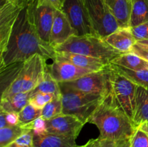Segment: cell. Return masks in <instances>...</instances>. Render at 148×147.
Returning <instances> with one entry per match:
<instances>
[{
  "mask_svg": "<svg viewBox=\"0 0 148 147\" xmlns=\"http://www.w3.org/2000/svg\"><path fill=\"white\" fill-rule=\"evenodd\" d=\"M5 118L8 126L19 125V116L17 112H6Z\"/></svg>",
  "mask_w": 148,
  "mask_h": 147,
  "instance_id": "d590c367",
  "label": "cell"
},
{
  "mask_svg": "<svg viewBox=\"0 0 148 147\" xmlns=\"http://www.w3.org/2000/svg\"><path fill=\"white\" fill-rule=\"evenodd\" d=\"M137 43L140 46H143V47L147 48H148V39L147 40H139L137 41Z\"/></svg>",
  "mask_w": 148,
  "mask_h": 147,
  "instance_id": "b9f144b4",
  "label": "cell"
},
{
  "mask_svg": "<svg viewBox=\"0 0 148 147\" xmlns=\"http://www.w3.org/2000/svg\"><path fill=\"white\" fill-rule=\"evenodd\" d=\"M47 70L59 83L72 82L93 72L78 67L66 60L59 59H55L51 64L47 65Z\"/></svg>",
  "mask_w": 148,
  "mask_h": 147,
  "instance_id": "4fadbf2b",
  "label": "cell"
},
{
  "mask_svg": "<svg viewBox=\"0 0 148 147\" xmlns=\"http://www.w3.org/2000/svg\"><path fill=\"white\" fill-rule=\"evenodd\" d=\"M38 92H43V93L47 94H53V95H59L62 94L61 92L60 84L57 81L55 80L53 76L51 75L49 71L47 70L46 67V71L44 74L43 79L40 82L38 85L32 91V95L33 94L38 93Z\"/></svg>",
  "mask_w": 148,
  "mask_h": 147,
  "instance_id": "cb8c5ba5",
  "label": "cell"
},
{
  "mask_svg": "<svg viewBox=\"0 0 148 147\" xmlns=\"http://www.w3.org/2000/svg\"></svg>",
  "mask_w": 148,
  "mask_h": 147,
  "instance_id": "7bdbcfd3",
  "label": "cell"
},
{
  "mask_svg": "<svg viewBox=\"0 0 148 147\" xmlns=\"http://www.w3.org/2000/svg\"><path fill=\"white\" fill-rule=\"evenodd\" d=\"M55 97H56V95H53V94L38 92V93L33 94L30 97L29 103H30L38 109H43L49 102H50L51 101L54 99Z\"/></svg>",
  "mask_w": 148,
  "mask_h": 147,
  "instance_id": "f1b7e54d",
  "label": "cell"
},
{
  "mask_svg": "<svg viewBox=\"0 0 148 147\" xmlns=\"http://www.w3.org/2000/svg\"><path fill=\"white\" fill-rule=\"evenodd\" d=\"M111 63L132 70L148 69V62L133 52L123 53L111 61Z\"/></svg>",
  "mask_w": 148,
  "mask_h": 147,
  "instance_id": "7402d4cb",
  "label": "cell"
},
{
  "mask_svg": "<svg viewBox=\"0 0 148 147\" xmlns=\"http://www.w3.org/2000/svg\"><path fill=\"white\" fill-rule=\"evenodd\" d=\"M62 11L69 20L75 35H98L83 0H65Z\"/></svg>",
  "mask_w": 148,
  "mask_h": 147,
  "instance_id": "ba28073f",
  "label": "cell"
},
{
  "mask_svg": "<svg viewBox=\"0 0 148 147\" xmlns=\"http://www.w3.org/2000/svg\"><path fill=\"white\" fill-rule=\"evenodd\" d=\"M46 61L38 53L25 61L15 79L1 93V99L17 93L32 92L43 79L47 67Z\"/></svg>",
  "mask_w": 148,
  "mask_h": 147,
  "instance_id": "277c9868",
  "label": "cell"
},
{
  "mask_svg": "<svg viewBox=\"0 0 148 147\" xmlns=\"http://www.w3.org/2000/svg\"><path fill=\"white\" fill-rule=\"evenodd\" d=\"M33 137L34 135L33 131L27 129L23 135L7 147H36Z\"/></svg>",
  "mask_w": 148,
  "mask_h": 147,
  "instance_id": "f546056e",
  "label": "cell"
},
{
  "mask_svg": "<svg viewBox=\"0 0 148 147\" xmlns=\"http://www.w3.org/2000/svg\"><path fill=\"white\" fill-rule=\"evenodd\" d=\"M27 130V128H23L20 125L0 128V147H7L23 135Z\"/></svg>",
  "mask_w": 148,
  "mask_h": 147,
  "instance_id": "d4e9b609",
  "label": "cell"
},
{
  "mask_svg": "<svg viewBox=\"0 0 148 147\" xmlns=\"http://www.w3.org/2000/svg\"><path fill=\"white\" fill-rule=\"evenodd\" d=\"M23 9L9 0H1L0 7V56L7 50L13 27Z\"/></svg>",
  "mask_w": 148,
  "mask_h": 147,
  "instance_id": "30bf717a",
  "label": "cell"
},
{
  "mask_svg": "<svg viewBox=\"0 0 148 147\" xmlns=\"http://www.w3.org/2000/svg\"><path fill=\"white\" fill-rule=\"evenodd\" d=\"M138 128H140L141 130H143V131H145L148 135V122H144V123L141 124Z\"/></svg>",
  "mask_w": 148,
  "mask_h": 147,
  "instance_id": "60d3db41",
  "label": "cell"
},
{
  "mask_svg": "<svg viewBox=\"0 0 148 147\" xmlns=\"http://www.w3.org/2000/svg\"><path fill=\"white\" fill-rule=\"evenodd\" d=\"M56 52H70L101 59L111 63L123 53L111 47L98 35H72L64 43L55 48Z\"/></svg>",
  "mask_w": 148,
  "mask_h": 147,
  "instance_id": "3957f363",
  "label": "cell"
},
{
  "mask_svg": "<svg viewBox=\"0 0 148 147\" xmlns=\"http://www.w3.org/2000/svg\"><path fill=\"white\" fill-rule=\"evenodd\" d=\"M109 66L111 69L124 76L137 86L148 89V69L143 70H132L111 63Z\"/></svg>",
  "mask_w": 148,
  "mask_h": 147,
  "instance_id": "44dd1931",
  "label": "cell"
},
{
  "mask_svg": "<svg viewBox=\"0 0 148 147\" xmlns=\"http://www.w3.org/2000/svg\"><path fill=\"white\" fill-rule=\"evenodd\" d=\"M63 112L62 94L55 97L53 100L47 104L42 109L41 117L45 120H49L53 118L62 115Z\"/></svg>",
  "mask_w": 148,
  "mask_h": 147,
  "instance_id": "4316f807",
  "label": "cell"
},
{
  "mask_svg": "<svg viewBox=\"0 0 148 147\" xmlns=\"http://www.w3.org/2000/svg\"><path fill=\"white\" fill-rule=\"evenodd\" d=\"M9 1L19 7L25 8V7H27L30 4H33L36 0H9Z\"/></svg>",
  "mask_w": 148,
  "mask_h": 147,
  "instance_id": "8d00e7d4",
  "label": "cell"
},
{
  "mask_svg": "<svg viewBox=\"0 0 148 147\" xmlns=\"http://www.w3.org/2000/svg\"><path fill=\"white\" fill-rule=\"evenodd\" d=\"M24 62H19L10 64L9 66L0 69V75H1V93L12 83L15 79L16 76L18 74L19 71L21 69Z\"/></svg>",
  "mask_w": 148,
  "mask_h": 147,
  "instance_id": "484cf974",
  "label": "cell"
},
{
  "mask_svg": "<svg viewBox=\"0 0 148 147\" xmlns=\"http://www.w3.org/2000/svg\"><path fill=\"white\" fill-rule=\"evenodd\" d=\"M88 122L96 125L100 131L99 137L114 141L130 139L136 130L132 121L117 105L110 92L103 98Z\"/></svg>",
  "mask_w": 148,
  "mask_h": 147,
  "instance_id": "7a4b0ae2",
  "label": "cell"
},
{
  "mask_svg": "<svg viewBox=\"0 0 148 147\" xmlns=\"http://www.w3.org/2000/svg\"><path fill=\"white\" fill-rule=\"evenodd\" d=\"M116 147H131V145H130V139H124L116 141Z\"/></svg>",
  "mask_w": 148,
  "mask_h": 147,
  "instance_id": "ab89813d",
  "label": "cell"
},
{
  "mask_svg": "<svg viewBox=\"0 0 148 147\" xmlns=\"http://www.w3.org/2000/svg\"><path fill=\"white\" fill-rule=\"evenodd\" d=\"M33 135L36 147H79L77 145L76 138H75L49 133Z\"/></svg>",
  "mask_w": 148,
  "mask_h": 147,
  "instance_id": "e0dca14e",
  "label": "cell"
},
{
  "mask_svg": "<svg viewBox=\"0 0 148 147\" xmlns=\"http://www.w3.org/2000/svg\"><path fill=\"white\" fill-rule=\"evenodd\" d=\"M133 53H136L139 56L145 60L146 61L148 62V48H147L143 47V46H140L137 43L134 45V48L132 49Z\"/></svg>",
  "mask_w": 148,
  "mask_h": 147,
  "instance_id": "e575fe53",
  "label": "cell"
},
{
  "mask_svg": "<svg viewBox=\"0 0 148 147\" xmlns=\"http://www.w3.org/2000/svg\"><path fill=\"white\" fill-rule=\"evenodd\" d=\"M116 141L98 137L89 140L86 144L79 147H116Z\"/></svg>",
  "mask_w": 148,
  "mask_h": 147,
  "instance_id": "d6a6232c",
  "label": "cell"
},
{
  "mask_svg": "<svg viewBox=\"0 0 148 147\" xmlns=\"http://www.w3.org/2000/svg\"><path fill=\"white\" fill-rule=\"evenodd\" d=\"M109 92L119 108L132 121L135 109L137 85L111 69L109 66Z\"/></svg>",
  "mask_w": 148,
  "mask_h": 147,
  "instance_id": "8992f818",
  "label": "cell"
},
{
  "mask_svg": "<svg viewBox=\"0 0 148 147\" xmlns=\"http://www.w3.org/2000/svg\"><path fill=\"white\" fill-rule=\"evenodd\" d=\"M55 59L66 60L78 67L92 71L103 70L110 64L101 59L70 52H56Z\"/></svg>",
  "mask_w": 148,
  "mask_h": 147,
  "instance_id": "9a60e30c",
  "label": "cell"
},
{
  "mask_svg": "<svg viewBox=\"0 0 148 147\" xmlns=\"http://www.w3.org/2000/svg\"><path fill=\"white\" fill-rule=\"evenodd\" d=\"M132 122L136 128L141 124L148 122V89L137 86L135 109Z\"/></svg>",
  "mask_w": 148,
  "mask_h": 147,
  "instance_id": "d6986e66",
  "label": "cell"
},
{
  "mask_svg": "<svg viewBox=\"0 0 148 147\" xmlns=\"http://www.w3.org/2000/svg\"><path fill=\"white\" fill-rule=\"evenodd\" d=\"M84 123L77 117L62 114L46 122L47 133L77 138L83 128Z\"/></svg>",
  "mask_w": 148,
  "mask_h": 147,
  "instance_id": "8fae6325",
  "label": "cell"
},
{
  "mask_svg": "<svg viewBox=\"0 0 148 147\" xmlns=\"http://www.w3.org/2000/svg\"><path fill=\"white\" fill-rule=\"evenodd\" d=\"M148 22V0H132L130 27Z\"/></svg>",
  "mask_w": 148,
  "mask_h": 147,
  "instance_id": "603a6c76",
  "label": "cell"
},
{
  "mask_svg": "<svg viewBox=\"0 0 148 147\" xmlns=\"http://www.w3.org/2000/svg\"><path fill=\"white\" fill-rule=\"evenodd\" d=\"M46 122L41 116L38 118L33 122L29 123L28 125H25L24 128H27V129H30L33 131V134L36 135H40V134L46 133L47 131H46Z\"/></svg>",
  "mask_w": 148,
  "mask_h": 147,
  "instance_id": "1f68e13d",
  "label": "cell"
},
{
  "mask_svg": "<svg viewBox=\"0 0 148 147\" xmlns=\"http://www.w3.org/2000/svg\"><path fill=\"white\" fill-rule=\"evenodd\" d=\"M109 75L108 64L103 70L91 72L72 82L62 83L80 92L106 96L109 92Z\"/></svg>",
  "mask_w": 148,
  "mask_h": 147,
  "instance_id": "9c48e42d",
  "label": "cell"
},
{
  "mask_svg": "<svg viewBox=\"0 0 148 147\" xmlns=\"http://www.w3.org/2000/svg\"><path fill=\"white\" fill-rule=\"evenodd\" d=\"M108 44L121 53L132 51L137 43L130 27H119L116 31L104 37Z\"/></svg>",
  "mask_w": 148,
  "mask_h": 147,
  "instance_id": "2e32d148",
  "label": "cell"
},
{
  "mask_svg": "<svg viewBox=\"0 0 148 147\" xmlns=\"http://www.w3.org/2000/svg\"><path fill=\"white\" fill-rule=\"evenodd\" d=\"M83 1L93 29L98 36L104 38L120 27L116 19L103 0H83Z\"/></svg>",
  "mask_w": 148,
  "mask_h": 147,
  "instance_id": "52a82bcc",
  "label": "cell"
},
{
  "mask_svg": "<svg viewBox=\"0 0 148 147\" xmlns=\"http://www.w3.org/2000/svg\"><path fill=\"white\" fill-rule=\"evenodd\" d=\"M75 32L64 13L61 10H56L53 25L50 34L49 43L56 48L64 43Z\"/></svg>",
  "mask_w": 148,
  "mask_h": 147,
  "instance_id": "5bb4252c",
  "label": "cell"
},
{
  "mask_svg": "<svg viewBox=\"0 0 148 147\" xmlns=\"http://www.w3.org/2000/svg\"><path fill=\"white\" fill-rule=\"evenodd\" d=\"M32 92H21L1 99L0 110L6 112L19 113L29 103Z\"/></svg>",
  "mask_w": 148,
  "mask_h": 147,
  "instance_id": "ffe728a7",
  "label": "cell"
},
{
  "mask_svg": "<svg viewBox=\"0 0 148 147\" xmlns=\"http://www.w3.org/2000/svg\"><path fill=\"white\" fill-rule=\"evenodd\" d=\"M8 126L7 123L5 118V112L2 110H0V128H5Z\"/></svg>",
  "mask_w": 148,
  "mask_h": 147,
  "instance_id": "f35d334b",
  "label": "cell"
},
{
  "mask_svg": "<svg viewBox=\"0 0 148 147\" xmlns=\"http://www.w3.org/2000/svg\"><path fill=\"white\" fill-rule=\"evenodd\" d=\"M35 3L23 8L17 17L7 50L0 56V69L25 62L37 53L46 60H54V48L42 40L38 33L34 17Z\"/></svg>",
  "mask_w": 148,
  "mask_h": 147,
  "instance_id": "6da1fadb",
  "label": "cell"
},
{
  "mask_svg": "<svg viewBox=\"0 0 148 147\" xmlns=\"http://www.w3.org/2000/svg\"><path fill=\"white\" fill-rule=\"evenodd\" d=\"M41 112L42 109H38L30 103H28L18 113L19 125L24 128L25 125L41 116Z\"/></svg>",
  "mask_w": 148,
  "mask_h": 147,
  "instance_id": "83f0119b",
  "label": "cell"
},
{
  "mask_svg": "<svg viewBox=\"0 0 148 147\" xmlns=\"http://www.w3.org/2000/svg\"><path fill=\"white\" fill-rule=\"evenodd\" d=\"M131 147H148V135L145 131L137 128L130 138Z\"/></svg>",
  "mask_w": 148,
  "mask_h": 147,
  "instance_id": "4dcf8cb0",
  "label": "cell"
},
{
  "mask_svg": "<svg viewBox=\"0 0 148 147\" xmlns=\"http://www.w3.org/2000/svg\"><path fill=\"white\" fill-rule=\"evenodd\" d=\"M119 27H130L132 0H103Z\"/></svg>",
  "mask_w": 148,
  "mask_h": 147,
  "instance_id": "ac0fdd59",
  "label": "cell"
},
{
  "mask_svg": "<svg viewBox=\"0 0 148 147\" xmlns=\"http://www.w3.org/2000/svg\"><path fill=\"white\" fill-rule=\"evenodd\" d=\"M56 8L49 0H36L34 6L35 23L40 38L49 43Z\"/></svg>",
  "mask_w": 148,
  "mask_h": 147,
  "instance_id": "7c38bea8",
  "label": "cell"
},
{
  "mask_svg": "<svg viewBox=\"0 0 148 147\" xmlns=\"http://www.w3.org/2000/svg\"><path fill=\"white\" fill-rule=\"evenodd\" d=\"M130 28L137 41L148 39V22Z\"/></svg>",
  "mask_w": 148,
  "mask_h": 147,
  "instance_id": "836d02e7",
  "label": "cell"
},
{
  "mask_svg": "<svg viewBox=\"0 0 148 147\" xmlns=\"http://www.w3.org/2000/svg\"><path fill=\"white\" fill-rule=\"evenodd\" d=\"M49 1L56 8V10L62 11L65 0H49Z\"/></svg>",
  "mask_w": 148,
  "mask_h": 147,
  "instance_id": "74e56055",
  "label": "cell"
},
{
  "mask_svg": "<svg viewBox=\"0 0 148 147\" xmlns=\"http://www.w3.org/2000/svg\"><path fill=\"white\" fill-rule=\"evenodd\" d=\"M59 84L63 105L62 114L75 115L85 124L88 122L89 118L104 96L80 92L63 83Z\"/></svg>",
  "mask_w": 148,
  "mask_h": 147,
  "instance_id": "5b68a950",
  "label": "cell"
}]
</instances>
